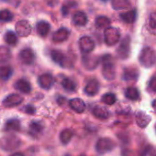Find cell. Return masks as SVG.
Listing matches in <instances>:
<instances>
[{
    "label": "cell",
    "mask_w": 156,
    "mask_h": 156,
    "mask_svg": "<svg viewBox=\"0 0 156 156\" xmlns=\"http://www.w3.org/2000/svg\"><path fill=\"white\" fill-rule=\"evenodd\" d=\"M102 73L105 79L112 80L115 78V65L111 55H105L102 58Z\"/></svg>",
    "instance_id": "1"
},
{
    "label": "cell",
    "mask_w": 156,
    "mask_h": 156,
    "mask_svg": "<svg viewBox=\"0 0 156 156\" xmlns=\"http://www.w3.org/2000/svg\"><path fill=\"white\" fill-rule=\"evenodd\" d=\"M156 61L155 52L151 48H144L140 56V62L143 66L146 68H151L154 65Z\"/></svg>",
    "instance_id": "2"
},
{
    "label": "cell",
    "mask_w": 156,
    "mask_h": 156,
    "mask_svg": "<svg viewBox=\"0 0 156 156\" xmlns=\"http://www.w3.org/2000/svg\"><path fill=\"white\" fill-rule=\"evenodd\" d=\"M121 33L116 27H108L104 32V40L108 46H113L120 41Z\"/></svg>",
    "instance_id": "3"
},
{
    "label": "cell",
    "mask_w": 156,
    "mask_h": 156,
    "mask_svg": "<svg viewBox=\"0 0 156 156\" xmlns=\"http://www.w3.org/2000/svg\"><path fill=\"white\" fill-rule=\"evenodd\" d=\"M20 144L19 139L15 136H6L0 140V147L5 151H13L18 148Z\"/></svg>",
    "instance_id": "4"
},
{
    "label": "cell",
    "mask_w": 156,
    "mask_h": 156,
    "mask_svg": "<svg viewBox=\"0 0 156 156\" xmlns=\"http://www.w3.org/2000/svg\"><path fill=\"white\" fill-rule=\"evenodd\" d=\"M115 147V144L113 141L108 138H101L97 142L96 149L97 152L101 154H106L108 152H111Z\"/></svg>",
    "instance_id": "5"
},
{
    "label": "cell",
    "mask_w": 156,
    "mask_h": 156,
    "mask_svg": "<svg viewBox=\"0 0 156 156\" xmlns=\"http://www.w3.org/2000/svg\"><path fill=\"white\" fill-rule=\"evenodd\" d=\"M130 47H131V40L127 37L124 39H122V41L121 42V44L117 49L118 57L122 59H126L130 55V50H131Z\"/></svg>",
    "instance_id": "6"
},
{
    "label": "cell",
    "mask_w": 156,
    "mask_h": 156,
    "mask_svg": "<svg viewBox=\"0 0 156 156\" xmlns=\"http://www.w3.org/2000/svg\"><path fill=\"white\" fill-rule=\"evenodd\" d=\"M79 46L83 53H90L95 48V42L90 37H82L79 40Z\"/></svg>",
    "instance_id": "7"
},
{
    "label": "cell",
    "mask_w": 156,
    "mask_h": 156,
    "mask_svg": "<svg viewBox=\"0 0 156 156\" xmlns=\"http://www.w3.org/2000/svg\"><path fill=\"white\" fill-rule=\"evenodd\" d=\"M16 31L20 37H27L31 33V26L27 20H20L16 24Z\"/></svg>",
    "instance_id": "8"
},
{
    "label": "cell",
    "mask_w": 156,
    "mask_h": 156,
    "mask_svg": "<svg viewBox=\"0 0 156 156\" xmlns=\"http://www.w3.org/2000/svg\"><path fill=\"white\" fill-rule=\"evenodd\" d=\"M23 101V97L19 94H10L3 101V105L7 108H12L21 104Z\"/></svg>",
    "instance_id": "9"
},
{
    "label": "cell",
    "mask_w": 156,
    "mask_h": 156,
    "mask_svg": "<svg viewBox=\"0 0 156 156\" xmlns=\"http://www.w3.org/2000/svg\"><path fill=\"white\" fill-rule=\"evenodd\" d=\"M19 58H20V60L24 64L30 65L35 60V54L32 51V49H30V48H24L19 53Z\"/></svg>",
    "instance_id": "10"
},
{
    "label": "cell",
    "mask_w": 156,
    "mask_h": 156,
    "mask_svg": "<svg viewBox=\"0 0 156 156\" xmlns=\"http://www.w3.org/2000/svg\"><path fill=\"white\" fill-rule=\"evenodd\" d=\"M38 83L41 88H43L45 90H48L52 87V85L54 83V79H53L52 75H50L48 73H45V74H42L41 76H39Z\"/></svg>",
    "instance_id": "11"
},
{
    "label": "cell",
    "mask_w": 156,
    "mask_h": 156,
    "mask_svg": "<svg viewBox=\"0 0 156 156\" xmlns=\"http://www.w3.org/2000/svg\"><path fill=\"white\" fill-rule=\"evenodd\" d=\"M69 36V31L65 27H61L53 34L52 39L56 43H61V42H64L65 40H67Z\"/></svg>",
    "instance_id": "12"
},
{
    "label": "cell",
    "mask_w": 156,
    "mask_h": 156,
    "mask_svg": "<svg viewBox=\"0 0 156 156\" xmlns=\"http://www.w3.org/2000/svg\"><path fill=\"white\" fill-rule=\"evenodd\" d=\"M69 107L73 111H75L76 112H78V113L83 112L85 111V109H86L85 102L81 99H79V98L70 100L69 102Z\"/></svg>",
    "instance_id": "13"
},
{
    "label": "cell",
    "mask_w": 156,
    "mask_h": 156,
    "mask_svg": "<svg viewBox=\"0 0 156 156\" xmlns=\"http://www.w3.org/2000/svg\"><path fill=\"white\" fill-rule=\"evenodd\" d=\"M100 89V84L97 80H92L88 82V84L85 87V93L88 94L89 96H94L95 94L98 93Z\"/></svg>",
    "instance_id": "14"
},
{
    "label": "cell",
    "mask_w": 156,
    "mask_h": 156,
    "mask_svg": "<svg viewBox=\"0 0 156 156\" xmlns=\"http://www.w3.org/2000/svg\"><path fill=\"white\" fill-rule=\"evenodd\" d=\"M73 22L75 25L80 26V27H83L87 24L88 22V16L87 15L82 12V11H77L74 15H73Z\"/></svg>",
    "instance_id": "15"
},
{
    "label": "cell",
    "mask_w": 156,
    "mask_h": 156,
    "mask_svg": "<svg viewBox=\"0 0 156 156\" xmlns=\"http://www.w3.org/2000/svg\"><path fill=\"white\" fill-rule=\"evenodd\" d=\"M135 120H136L137 124H138L140 127H142V128L146 127L147 124L151 122L150 116H148V115H147L145 112H139L136 114Z\"/></svg>",
    "instance_id": "16"
},
{
    "label": "cell",
    "mask_w": 156,
    "mask_h": 156,
    "mask_svg": "<svg viewBox=\"0 0 156 156\" xmlns=\"http://www.w3.org/2000/svg\"><path fill=\"white\" fill-rule=\"evenodd\" d=\"M50 55H51V58L54 62L60 65L61 67H65L66 57L62 52H60L58 50H52Z\"/></svg>",
    "instance_id": "17"
},
{
    "label": "cell",
    "mask_w": 156,
    "mask_h": 156,
    "mask_svg": "<svg viewBox=\"0 0 156 156\" xmlns=\"http://www.w3.org/2000/svg\"><path fill=\"white\" fill-rule=\"evenodd\" d=\"M15 87L17 90L21 91L22 93H25V94H27L30 92L31 90V86H30V83L25 80H18L16 84H15Z\"/></svg>",
    "instance_id": "18"
},
{
    "label": "cell",
    "mask_w": 156,
    "mask_h": 156,
    "mask_svg": "<svg viewBox=\"0 0 156 156\" xmlns=\"http://www.w3.org/2000/svg\"><path fill=\"white\" fill-rule=\"evenodd\" d=\"M50 29V26L48 22L46 21H39L37 24V31L39 36L41 37H46Z\"/></svg>",
    "instance_id": "19"
},
{
    "label": "cell",
    "mask_w": 156,
    "mask_h": 156,
    "mask_svg": "<svg viewBox=\"0 0 156 156\" xmlns=\"http://www.w3.org/2000/svg\"><path fill=\"white\" fill-rule=\"evenodd\" d=\"M5 129L7 132H18L20 130V122L16 119L8 120L5 124Z\"/></svg>",
    "instance_id": "20"
},
{
    "label": "cell",
    "mask_w": 156,
    "mask_h": 156,
    "mask_svg": "<svg viewBox=\"0 0 156 156\" xmlns=\"http://www.w3.org/2000/svg\"><path fill=\"white\" fill-rule=\"evenodd\" d=\"M95 25H96V27L99 29H105L106 30L108 27H110L111 20L108 17H106V16H99V17L96 18Z\"/></svg>",
    "instance_id": "21"
},
{
    "label": "cell",
    "mask_w": 156,
    "mask_h": 156,
    "mask_svg": "<svg viewBox=\"0 0 156 156\" xmlns=\"http://www.w3.org/2000/svg\"><path fill=\"white\" fill-rule=\"evenodd\" d=\"M92 113L94 116H96L97 118L100 119H108L110 116V112L107 109L101 107V106H97L92 110Z\"/></svg>",
    "instance_id": "22"
},
{
    "label": "cell",
    "mask_w": 156,
    "mask_h": 156,
    "mask_svg": "<svg viewBox=\"0 0 156 156\" xmlns=\"http://www.w3.org/2000/svg\"><path fill=\"white\" fill-rule=\"evenodd\" d=\"M139 72L136 69L130 68V69H125L124 73H123V79L124 80H135L138 78Z\"/></svg>",
    "instance_id": "23"
},
{
    "label": "cell",
    "mask_w": 156,
    "mask_h": 156,
    "mask_svg": "<svg viewBox=\"0 0 156 156\" xmlns=\"http://www.w3.org/2000/svg\"><path fill=\"white\" fill-rule=\"evenodd\" d=\"M125 96L131 101H137L140 99V92L136 88L130 87L125 90Z\"/></svg>",
    "instance_id": "24"
},
{
    "label": "cell",
    "mask_w": 156,
    "mask_h": 156,
    "mask_svg": "<svg viewBox=\"0 0 156 156\" xmlns=\"http://www.w3.org/2000/svg\"><path fill=\"white\" fill-rule=\"evenodd\" d=\"M121 18L125 23H133L136 19V11L135 10H130L126 13L121 14Z\"/></svg>",
    "instance_id": "25"
},
{
    "label": "cell",
    "mask_w": 156,
    "mask_h": 156,
    "mask_svg": "<svg viewBox=\"0 0 156 156\" xmlns=\"http://www.w3.org/2000/svg\"><path fill=\"white\" fill-rule=\"evenodd\" d=\"M13 74V69L9 66L0 67V79L3 80H7Z\"/></svg>",
    "instance_id": "26"
},
{
    "label": "cell",
    "mask_w": 156,
    "mask_h": 156,
    "mask_svg": "<svg viewBox=\"0 0 156 156\" xmlns=\"http://www.w3.org/2000/svg\"><path fill=\"white\" fill-rule=\"evenodd\" d=\"M60 141L62 144H67L70 142L71 138L73 137V132L69 129H66V130H63L60 133Z\"/></svg>",
    "instance_id": "27"
},
{
    "label": "cell",
    "mask_w": 156,
    "mask_h": 156,
    "mask_svg": "<svg viewBox=\"0 0 156 156\" xmlns=\"http://www.w3.org/2000/svg\"><path fill=\"white\" fill-rule=\"evenodd\" d=\"M10 58H11V52L9 48L4 46L0 47V63L6 62L7 60L10 59Z\"/></svg>",
    "instance_id": "28"
},
{
    "label": "cell",
    "mask_w": 156,
    "mask_h": 156,
    "mask_svg": "<svg viewBox=\"0 0 156 156\" xmlns=\"http://www.w3.org/2000/svg\"><path fill=\"white\" fill-rule=\"evenodd\" d=\"M5 42L10 46H16L17 43V37L13 31H7L5 35Z\"/></svg>",
    "instance_id": "29"
},
{
    "label": "cell",
    "mask_w": 156,
    "mask_h": 156,
    "mask_svg": "<svg viewBox=\"0 0 156 156\" xmlns=\"http://www.w3.org/2000/svg\"><path fill=\"white\" fill-rule=\"evenodd\" d=\"M62 87L64 88V90H66L67 91H74L76 90V84L73 80H71L70 79L65 78L62 82H61Z\"/></svg>",
    "instance_id": "30"
},
{
    "label": "cell",
    "mask_w": 156,
    "mask_h": 156,
    "mask_svg": "<svg viewBox=\"0 0 156 156\" xmlns=\"http://www.w3.org/2000/svg\"><path fill=\"white\" fill-rule=\"evenodd\" d=\"M117 99L113 93H106L101 97V101L107 105H112L116 102Z\"/></svg>",
    "instance_id": "31"
},
{
    "label": "cell",
    "mask_w": 156,
    "mask_h": 156,
    "mask_svg": "<svg viewBox=\"0 0 156 156\" xmlns=\"http://www.w3.org/2000/svg\"><path fill=\"white\" fill-rule=\"evenodd\" d=\"M42 125L39 123V122H33L30 126H29V133L30 134H32L33 136H36L37 135L38 133H41L42 131Z\"/></svg>",
    "instance_id": "32"
},
{
    "label": "cell",
    "mask_w": 156,
    "mask_h": 156,
    "mask_svg": "<svg viewBox=\"0 0 156 156\" xmlns=\"http://www.w3.org/2000/svg\"><path fill=\"white\" fill-rule=\"evenodd\" d=\"M13 19V14L7 10V9H3L0 11V21L3 22H8Z\"/></svg>",
    "instance_id": "33"
},
{
    "label": "cell",
    "mask_w": 156,
    "mask_h": 156,
    "mask_svg": "<svg viewBox=\"0 0 156 156\" xmlns=\"http://www.w3.org/2000/svg\"><path fill=\"white\" fill-rule=\"evenodd\" d=\"M148 27H149V31L153 35H156V13L151 15L149 18Z\"/></svg>",
    "instance_id": "34"
},
{
    "label": "cell",
    "mask_w": 156,
    "mask_h": 156,
    "mask_svg": "<svg viewBox=\"0 0 156 156\" xmlns=\"http://www.w3.org/2000/svg\"><path fill=\"white\" fill-rule=\"evenodd\" d=\"M112 6L114 7V9L118 10V9H125L130 5V3L127 1H123V0H120V1H113L112 3Z\"/></svg>",
    "instance_id": "35"
},
{
    "label": "cell",
    "mask_w": 156,
    "mask_h": 156,
    "mask_svg": "<svg viewBox=\"0 0 156 156\" xmlns=\"http://www.w3.org/2000/svg\"><path fill=\"white\" fill-rule=\"evenodd\" d=\"M97 59L95 58H89V57H84L83 58V63L87 69L90 68V69H93L96 68V64L92 63V61H96Z\"/></svg>",
    "instance_id": "36"
},
{
    "label": "cell",
    "mask_w": 156,
    "mask_h": 156,
    "mask_svg": "<svg viewBox=\"0 0 156 156\" xmlns=\"http://www.w3.org/2000/svg\"><path fill=\"white\" fill-rule=\"evenodd\" d=\"M149 88L153 90L156 92V77H154L151 79L150 82H149Z\"/></svg>",
    "instance_id": "37"
},
{
    "label": "cell",
    "mask_w": 156,
    "mask_h": 156,
    "mask_svg": "<svg viewBox=\"0 0 156 156\" xmlns=\"http://www.w3.org/2000/svg\"><path fill=\"white\" fill-rule=\"evenodd\" d=\"M25 112H26L27 113H28V114H33V113L36 112V110H35V108H34L33 106L27 105V106H26V108H25Z\"/></svg>",
    "instance_id": "38"
},
{
    "label": "cell",
    "mask_w": 156,
    "mask_h": 156,
    "mask_svg": "<svg viewBox=\"0 0 156 156\" xmlns=\"http://www.w3.org/2000/svg\"><path fill=\"white\" fill-rule=\"evenodd\" d=\"M11 156H24V154H21V153H16V154H12Z\"/></svg>",
    "instance_id": "39"
},
{
    "label": "cell",
    "mask_w": 156,
    "mask_h": 156,
    "mask_svg": "<svg viewBox=\"0 0 156 156\" xmlns=\"http://www.w3.org/2000/svg\"><path fill=\"white\" fill-rule=\"evenodd\" d=\"M153 108L154 109V111L156 112V100L154 101V102H153Z\"/></svg>",
    "instance_id": "40"
},
{
    "label": "cell",
    "mask_w": 156,
    "mask_h": 156,
    "mask_svg": "<svg viewBox=\"0 0 156 156\" xmlns=\"http://www.w3.org/2000/svg\"><path fill=\"white\" fill-rule=\"evenodd\" d=\"M80 156H85V155H80Z\"/></svg>",
    "instance_id": "41"
},
{
    "label": "cell",
    "mask_w": 156,
    "mask_h": 156,
    "mask_svg": "<svg viewBox=\"0 0 156 156\" xmlns=\"http://www.w3.org/2000/svg\"><path fill=\"white\" fill-rule=\"evenodd\" d=\"M66 156H69V155H66Z\"/></svg>",
    "instance_id": "42"
}]
</instances>
